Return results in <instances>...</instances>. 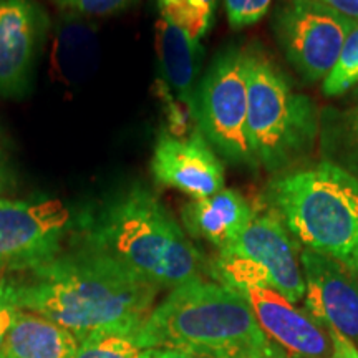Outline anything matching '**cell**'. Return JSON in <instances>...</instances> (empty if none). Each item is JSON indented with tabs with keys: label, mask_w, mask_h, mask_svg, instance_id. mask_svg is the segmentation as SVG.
<instances>
[{
	"label": "cell",
	"mask_w": 358,
	"mask_h": 358,
	"mask_svg": "<svg viewBox=\"0 0 358 358\" xmlns=\"http://www.w3.org/2000/svg\"><path fill=\"white\" fill-rule=\"evenodd\" d=\"M3 185V166H2V161H0V186Z\"/></svg>",
	"instance_id": "28"
},
{
	"label": "cell",
	"mask_w": 358,
	"mask_h": 358,
	"mask_svg": "<svg viewBox=\"0 0 358 358\" xmlns=\"http://www.w3.org/2000/svg\"><path fill=\"white\" fill-rule=\"evenodd\" d=\"M358 83V24L348 34L332 71L327 75L322 90L327 96H338Z\"/></svg>",
	"instance_id": "21"
},
{
	"label": "cell",
	"mask_w": 358,
	"mask_h": 358,
	"mask_svg": "<svg viewBox=\"0 0 358 358\" xmlns=\"http://www.w3.org/2000/svg\"><path fill=\"white\" fill-rule=\"evenodd\" d=\"M151 350H143L133 337L116 334H92L78 342L75 358H150Z\"/></svg>",
	"instance_id": "20"
},
{
	"label": "cell",
	"mask_w": 358,
	"mask_h": 358,
	"mask_svg": "<svg viewBox=\"0 0 358 358\" xmlns=\"http://www.w3.org/2000/svg\"><path fill=\"white\" fill-rule=\"evenodd\" d=\"M151 173L156 182L174 187L192 199L208 198L224 189V166L199 129L187 136L159 134Z\"/></svg>",
	"instance_id": "12"
},
{
	"label": "cell",
	"mask_w": 358,
	"mask_h": 358,
	"mask_svg": "<svg viewBox=\"0 0 358 358\" xmlns=\"http://www.w3.org/2000/svg\"><path fill=\"white\" fill-rule=\"evenodd\" d=\"M267 199L307 250L334 259L358 277V178L320 161L272 179Z\"/></svg>",
	"instance_id": "4"
},
{
	"label": "cell",
	"mask_w": 358,
	"mask_h": 358,
	"mask_svg": "<svg viewBox=\"0 0 358 358\" xmlns=\"http://www.w3.org/2000/svg\"><path fill=\"white\" fill-rule=\"evenodd\" d=\"M57 7L65 12H73L78 15H110L122 12L136 0H52Z\"/></svg>",
	"instance_id": "23"
},
{
	"label": "cell",
	"mask_w": 358,
	"mask_h": 358,
	"mask_svg": "<svg viewBox=\"0 0 358 358\" xmlns=\"http://www.w3.org/2000/svg\"><path fill=\"white\" fill-rule=\"evenodd\" d=\"M78 340L37 313L17 310L3 338L0 358H75Z\"/></svg>",
	"instance_id": "17"
},
{
	"label": "cell",
	"mask_w": 358,
	"mask_h": 358,
	"mask_svg": "<svg viewBox=\"0 0 358 358\" xmlns=\"http://www.w3.org/2000/svg\"><path fill=\"white\" fill-rule=\"evenodd\" d=\"M219 252H231L256 262L267 272L271 287L289 302H301L306 295L297 249L287 227L272 209L261 214L254 213L243 234Z\"/></svg>",
	"instance_id": "11"
},
{
	"label": "cell",
	"mask_w": 358,
	"mask_h": 358,
	"mask_svg": "<svg viewBox=\"0 0 358 358\" xmlns=\"http://www.w3.org/2000/svg\"><path fill=\"white\" fill-rule=\"evenodd\" d=\"M209 2H211V3H213V6H214V7H216V3H217V0H209Z\"/></svg>",
	"instance_id": "29"
},
{
	"label": "cell",
	"mask_w": 358,
	"mask_h": 358,
	"mask_svg": "<svg viewBox=\"0 0 358 358\" xmlns=\"http://www.w3.org/2000/svg\"><path fill=\"white\" fill-rule=\"evenodd\" d=\"M133 340L143 350L176 348L203 358H289L243 294L204 279L173 289Z\"/></svg>",
	"instance_id": "2"
},
{
	"label": "cell",
	"mask_w": 358,
	"mask_h": 358,
	"mask_svg": "<svg viewBox=\"0 0 358 358\" xmlns=\"http://www.w3.org/2000/svg\"><path fill=\"white\" fill-rule=\"evenodd\" d=\"M248 133L257 164L282 173L319 141V111L266 57L248 52Z\"/></svg>",
	"instance_id": "5"
},
{
	"label": "cell",
	"mask_w": 358,
	"mask_h": 358,
	"mask_svg": "<svg viewBox=\"0 0 358 358\" xmlns=\"http://www.w3.org/2000/svg\"><path fill=\"white\" fill-rule=\"evenodd\" d=\"M150 358H203L198 355H192V353L176 350V348H156L151 350Z\"/></svg>",
	"instance_id": "27"
},
{
	"label": "cell",
	"mask_w": 358,
	"mask_h": 358,
	"mask_svg": "<svg viewBox=\"0 0 358 358\" xmlns=\"http://www.w3.org/2000/svg\"><path fill=\"white\" fill-rule=\"evenodd\" d=\"M357 24L317 0H287L274 15L277 42L307 82L325 80Z\"/></svg>",
	"instance_id": "7"
},
{
	"label": "cell",
	"mask_w": 358,
	"mask_h": 358,
	"mask_svg": "<svg viewBox=\"0 0 358 358\" xmlns=\"http://www.w3.org/2000/svg\"><path fill=\"white\" fill-rule=\"evenodd\" d=\"M181 216L192 236L222 250L243 234L254 217V209L241 192L221 189L208 198L192 199L182 208Z\"/></svg>",
	"instance_id": "15"
},
{
	"label": "cell",
	"mask_w": 358,
	"mask_h": 358,
	"mask_svg": "<svg viewBox=\"0 0 358 358\" xmlns=\"http://www.w3.org/2000/svg\"><path fill=\"white\" fill-rule=\"evenodd\" d=\"M161 289L203 280L209 264L169 211L143 187L113 201L90 231V243Z\"/></svg>",
	"instance_id": "3"
},
{
	"label": "cell",
	"mask_w": 358,
	"mask_h": 358,
	"mask_svg": "<svg viewBox=\"0 0 358 358\" xmlns=\"http://www.w3.org/2000/svg\"><path fill=\"white\" fill-rule=\"evenodd\" d=\"M306 307L315 320L358 345V277L334 259L303 250Z\"/></svg>",
	"instance_id": "10"
},
{
	"label": "cell",
	"mask_w": 358,
	"mask_h": 358,
	"mask_svg": "<svg viewBox=\"0 0 358 358\" xmlns=\"http://www.w3.org/2000/svg\"><path fill=\"white\" fill-rule=\"evenodd\" d=\"M17 310H19V308H15L12 303H8L7 299L3 297L2 292H0V348H2L3 338H6L7 332L10 330Z\"/></svg>",
	"instance_id": "24"
},
{
	"label": "cell",
	"mask_w": 358,
	"mask_h": 358,
	"mask_svg": "<svg viewBox=\"0 0 358 358\" xmlns=\"http://www.w3.org/2000/svg\"><path fill=\"white\" fill-rule=\"evenodd\" d=\"M289 358H290V357H289Z\"/></svg>",
	"instance_id": "30"
},
{
	"label": "cell",
	"mask_w": 358,
	"mask_h": 358,
	"mask_svg": "<svg viewBox=\"0 0 358 358\" xmlns=\"http://www.w3.org/2000/svg\"><path fill=\"white\" fill-rule=\"evenodd\" d=\"M98 34L83 15L65 12L53 25L50 75L57 82L77 85L98 65Z\"/></svg>",
	"instance_id": "16"
},
{
	"label": "cell",
	"mask_w": 358,
	"mask_h": 358,
	"mask_svg": "<svg viewBox=\"0 0 358 358\" xmlns=\"http://www.w3.org/2000/svg\"><path fill=\"white\" fill-rule=\"evenodd\" d=\"M50 19L35 0H0V98L29 90Z\"/></svg>",
	"instance_id": "9"
},
{
	"label": "cell",
	"mask_w": 358,
	"mask_h": 358,
	"mask_svg": "<svg viewBox=\"0 0 358 358\" xmlns=\"http://www.w3.org/2000/svg\"><path fill=\"white\" fill-rule=\"evenodd\" d=\"M156 53L163 88L168 90V96H174L185 106L196 122L203 60L199 40L161 17L156 22Z\"/></svg>",
	"instance_id": "14"
},
{
	"label": "cell",
	"mask_w": 358,
	"mask_h": 358,
	"mask_svg": "<svg viewBox=\"0 0 358 358\" xmlns=\"http://www.w3.org/2000/svg\"><path fill=\"white\" fill-rule=\"evenodd\" d=\"M317 2L325 3L348 19L358 22V0H317Z\"/></svg>",
	"instance_id": "26"
},
{
	"label": "cell",
	"mask_w": 358,
	"mask_h": 358,
	"mask_svg": "<svg viewBox=\"0 0 358 358\" xmlns=\"http://www.w3.org/2000/svg\"><path fill=\"white\" fill-rule=\"evenodd\" d=\"M0 292L15 308L45 317L82 342L92 334L133 337L153 312L158 287L88 244L38 266L0 272Z\"/></svg>",
	"instance_id": "1"
},
{
	"label": "cell",
	"mask_w": 358,
	"mask_h": 358,
	"mask_svg": "<svg viewBox=\"0 0 358 358\" xmlns=\"http://www.w3.org/2000/svg\"><path fill=\"white\" fill-rule=\"evenodd\" d=\"M161 17L201 40L211 27L214 7L209 0H158Z\"/></svg>",
	"instance_id": "19"
},
{
	"label": "cell",
	"mask_w": 358,
	"mask_h": 358,
	"mask_svg": "<svg viewBox=\"0 0 358 358\" xmlns=\"http://www.w3.org/2000/svg\"><path fill=\"white\" fill-rule=\"evenodd\" d=\"M334 340V355L332 358H358V347L353 345L350 340L330 330Z\"/></svg>",
	"instance_id": "25"
},
{
	"label": "cell",
	"mask_w": 358,
	"mask_h": 358,
	"mask_svg": "<svg viewBox=\"0 0 358 358\" xmlns=\"http://www.w3.org/2000/svg\"><path fill=\"white\" fill-rule=\"evenodd\" d=\"M69 226L70 211L57 199H0V272L50 261Z\"/></svg>",
	"instance_id": "8"
},
{
	"label": "cell",
	"mask_w": 358,
	"mask_h": 358,
	"mask_svg": "<svg viewBox=\"0 0 358 358\" xmlns=\"http://www.w3.org/2000/svg\"><path fill=\"white\" fill-rule=\"evenodd\" d=\"M196 124L224 159L257 166L248 133V52L232 48L214 58L199 83Z\"/></svg>",
	"instance_id": "6"
},
{
	"label": "cell",
	"mask_w": 358,
	"mask_h": 358,
	"mask_svg": "<svg viewBox=\"0 0 358 358\" xmlns=\"http://www.w3.org/2000/svg\"><path fill=\"white\" fill-rule=\"evenodd\" d=\"M241 294L249 302L264 334L290 358H332V334L310 313L299 310L271 287H250Z\"/></svg>",
	"instance_id": "13"
},
{
	"label": "cell",
	"mask_w": 358,
	"mask_h": 358,
	"mask_svg": "<svg viewBox=\"0 0 358 358\" xmlns=\"http://www.w3.org/2000/svg\"><path fill=\"white\" fill-rule=\"evenodd\" d=\"M319 146L324 161L358 178V98L347 108L322 110Z\"/></svg>",
	"instance_id": "18"
},
{
	"label": "cell",
	"mask_w": 358,
	"mask_h": 358,
	"mask_svg": "<svg viewBox=\"0 0 358 358\" xmlns=\"http://www.w3.org/2000/svg\"><path fill=\"white\" fill-rule=\"evenodd\" d=\"M271 3L272 0H224L227 20L236 30L256 25L266 15Z\"/></svg>",
	"instance_id": "22"
}]
</instances>
